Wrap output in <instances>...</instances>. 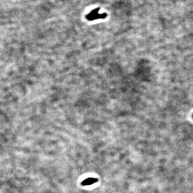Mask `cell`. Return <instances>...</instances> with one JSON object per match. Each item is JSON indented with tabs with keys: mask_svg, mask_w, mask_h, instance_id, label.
<instances>
[{
	"mask_svg": "<svg viewBox=\"0 0 193 193\" xmlns=\"http://www.w3.org/2000/svg\"><path fill=\"white\" fill-rule=\"evenodd\" d=\"M107 16V14L106 13H103L101 14H97L96 16H93L92 18H91L90 19H89L90 21H92V20H98V19H104Z\"/></svg>",
	"mask_w": 193,
	"mask_h": 193,
	"instance_id": "3957f363",
	"label": "cell"
},
{
	"mask_svg": "<svg viewBox=\"0 0 193 193\" xmlns=\"http://www.w3.org/2000/svg\"><path fill=\"white\" fill-rule=\"evenodd\" d=\"M98 181V179L96 178H92V177H89L88 179H85L84 181L82 182V185L83 186H89V185H91L97 182Z\"/></svg>",
	"mask_w": 193,
	"mask_h": 193,
	"instance_id": "6da1fadb",
	"label": "cell"
},
{
	"mask_svg": "<svg viewBox=\"0 0 193 193\" xmlns=\"http://www.w3.org/2000/svg\"><path fill=\"white\" fill-rule=\"evenodd\" d=\"M101 8H97L96 9H94V10H93L92 11H91V12H90L86 16V18L89 20V19H90L91 18H92L93 16H96V15L98 14V13L99 12V11L100 10Z\"/></svg>",
	"mask_w": 193,
	"mask_h": 193,
	"instance_id": "7a4b0ae2",
	"label": "cell"
}]
</instances>
